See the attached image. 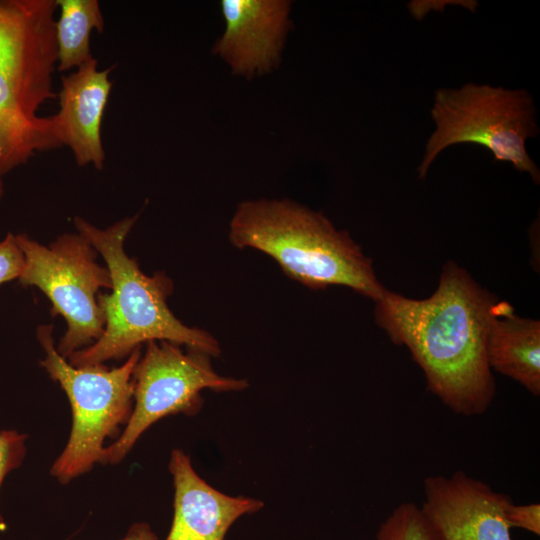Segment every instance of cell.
<instances>
[{
	"mask_svg": "<svg viewBox=\"0 0 540 540\" xmlns=\"http://www.w3.org/2000/svg\"><path fill=\"white\" fill-rule=\"evenodd\" d=\"M24 256L20 283L35 286L50 300L51 314L62 316L67 330L57 351L64 358L96 342L105 318L98 303L101 289L112 288L110 272L97 262L98 252L80 233H66L49 246L15 235Z\"/></svg>",
	"mask_w": 540,
	"mask_h": 540,
	"instance_id": "52a82bcc",
	"label": "cell"
},
{
	"mask_svg": "<svg viewBox=\"0 0 540 540\" xmlns=\"http://www.w3.org/2000/svg\"><path fill=\"white\" fill-rule=\"evenodd\" d=\"M169 471L174 486V515L165 540H224L241 516L263 508V501L225 494L202 479L181 449L171 452Z\"/></svg>",
	"mask_w": 540,
	"mask_h": 540,
	"instance_id": "8fae6325",
	"label": "cell"
},
{
	"mask_svg": "<svg viewBox=\"0 0 540 540\" xmlns=\"http://www.w3.org/2000/svg\"><path fill=\"white\" fill-rule=\"evenodd\" d=\"M3 194H4V185H3L2 177H0V199L2 198Z\"/></svg>",
	"mask_w": 540,
	"mask_h": 540,
	"instance_id": "ffe728a7",
	"label": "cell"
},
{
	"mask_svg": "<svg viewBox=\"0 0 540 540\" xmlns=\"http://www.w3.org/2000/svg\"><path fill=\"white\" fill-rule=\"evenodd\" d=\"M506 519L511 528H521L540 535V504L517 505L511 502L506 510Z\"/></svg>",
	"mask_w": 540,
	"mask_h": 540,
	"instance_id": "ac0fdd59",
	"label": "cell"
},
{
	"mask_svg": "<svg viewBox=\"0 0 540 540\" xmlns=\"http://www.w3.org/2000/svg\"><path fill=\"white\" fill-rule=\"evenodd\" d=\"M228 239L238 249L271 257L286 276L310 289L345 286L374 301L386 291L371 259L347 231L287 198L241 202L230 220Z\"/></svg>",
	"mask_w": 540,
	"mask_h": 540,
	"instance_id": "3957f363",
	"label": "cell"
},
{
	"mask_svg": "<svg viewBox=\"0 0 540 540\" xmlns=\"http://www.w3.org/2000/svg\"><path fill=\"white\" fill-rule=\"evenodd\" d=\"M60 8L55 20L57 68L64 72L78 69L93 59L90 37L103 32L104 18L97 0H56Z\"/></svg>",
	"mask_w": 540,
	"mask_h": 540,
	"instance_id": "5bb4252c",
	"label": "cell"
},
{
	"mask_svg": "<svg viewBox=\"0 0 540 540\" xmlns=\"http://www.w3.org/2000/svg\"><path fill=\"white\" fill-rule=\"evenodd\" d=\"M56 0H0V177L38 152L62 147L51 116L56 98Z\"/></svg>",
	"mask_w": 540,
	"mask_h": 540,
	"instance_id": "277c9868",
	"label": "cell"
},
{
	"mask_svg": "<svg viewBox=\"0 0 540 540\" xmlns=\"http://www.w3.org/2000/svg\"><path fill=\"white\" fill-rule=\"evenodd\" d=\"M485 351L491 370L520 383L534 396L540 394V323L518 317L506 307L489 325Z\"/></svg>",
	"mask_w": 540,
	"mask_h": 540,
	"instance_id": "4fadbf2b",
	"label": "cell"
},
{
	"mask_svg": "<svg viewBox=\"0 0 540 540\" xmlns=\"http://www.w3.org/2000/svg\"><path fill=\"white\" fill-rule=\"evenodd\" d=\"M431 115L436 129L427 141L418 168L420 179L425 178L430 165L445 148L475 143L489 149L495 161L510 162L539 184V168L526 151L528 138H535L539 132L536 108L526 90L475 83L459 89H439Z\"/></svg>",
	"mask_w": 540,
	"mask_h": 540,
	"instance_id": "8992f818",
	"label": "cell"
},
{
	"mask_svg": "<svg viewBox=\"0 0 540 540\" xmlns=\"http://www.w3.org/2000/svg\"><path fill=\"white\" fill-rule=\"evenodd\" d=\"M375 302L377 324L393 343L410 350L431 393L458 415L479 416L489 409L496 388L486 336L507 302H497L454 262L445 265L429 298L386 290Z\"/></svg>",
	"mask_w": 540,
	"mask_h": 540,
	"instance_id": "6da1fadb",
	"label": "cell"
},
{
	"mask_svg": "<svg viewBox=\"0 0 540 540\" xmlns=\"http://www.w3.org/2000/svg\"><path fill=\"white\" fill-rule=\"evenodd\" d=\"M52 333L51 325L37 329L45 351L41 365L64 390L72 410L68 442L51 467V475L67 484L100 463L106 438L127 424L134 404L133 373L142 353L141 347L134 349L112 369L105 364L76 367L59 354Z\"/></svg>",
	"mask_w": 540,
	"mask_h": 540,
	"instance_id": "5b68a950",
	"label": "cell"
},
{
	"mask_svg": "<svg viewBox=\"0 0 540 540\" xmlns=\"http://www.w3.org/2000/svg\"><path fill=\"white\" fill-rule=\"evenodd\" d=\"M420 508L440 540H512L511 498L462 470L423 480Z\"/></svg>",
	"mask_w": 540,
	"mask_h": 540,
	"instance_id": "9c48e42d",
	"label": "cell"
},
{
	"mask_svg": "<svg viewBox=\"0 0 540 540\" xmlns=\"http://www.w3.org/2000/svg\"><path fill=\"white\" fill-rule=\"evenodd\" d=\"M137 216L127 217L100 229L87 220L75 217L78 233L102 256L112 281L110 294L98 295L105 326L92 345L74 352L69 363L76 367L119 360L149 341H169L189 349L218 357L222 350L208 331L189 327L170 310L167 298L173 281L163 271L146 275L124 248L127 235Z\"/></svg>",
	"mask_w": 540,
	"mask_h": 540,
	"instance_id": "7a4b0ae2",
	"label": "cell"
},
{
	"mask_svg": "<svg viewBox=\"0 0 540 540\" xmlns=\"http://www.w3.org/2000/svg\"><path fill=\"white\" fill-rule=\"evenodd\" d=\"M120 540H158L147 523H136L130 527L127 534Z\"/></svg>",
	"mask_w": 540,
	"mask_h": 540,
	"instance_id": "d6986e66",
	"label": "cell"
},
{
	"mask_svg": "<svg viewBox=\"0 0 540 540\" xmlns=\"http://www.w3.org/2000/svg\"><path fill=\"white\" fill-rule=\"evenodd\" d=\"M27 436L16 430H2L0 432V487L5 476L20 466L25 453ZM0 514V524L2 523Z\"/></svg>",
	"mask_w": 540,
	"mask_h": 540,
	"instance_id": "2e32d148",
	"label": "cell"
},
{
	"mask_svg": "<svg viewBox=\"0 0 540 540\" xmlns=\"http://www.w3.org/2000/svg\"><path fill=\"white\" fill-rule=\"evenodd\" d=\"M225 30L213 46L233 73L253 78L276 68L290 29V2L223 0Z\"/></svg>",
	"mask_w": 540,
	"mask_h": 540,
	"instance_id": "30bf717a",
	"label": "cell"
},
{
	"mask_svg": "<svg viewBox=\"0 0 540 540\" xmlns=\"http://www.w3.org/2000/svg\"><path fill=\"white\" fill-rule=\"evenodd\" d=\"M23 265L24 256L15 235L8 233L0 242V284L18 278Z\"/></svg>",
	"mask_w": 540,
	"mask_h": 540,
	"instance_id": "e0dca14e",
	"label": "cell"
},
{
	"mask_svg": "<svg viewBox=\"0 0 540 540\" xmlns=\"http://www.w3.org/2000/svg\"><path fill=\"white\" fill-rule=\"evenodd\" d=\"M209 354L169 341H149L133 373L134 404L124 431L105 447L100 463L118 464L139 437L158 420L176 414L196 415L203 405L201 392L243 391L249 382L220 375Z\"/></svg>",
	"mask_w": 540,
	"mask_h": 540,
	"instance_id": "ba28073f",
	"label": "cell"
},
{
	"mask_svg": "<svg viewBox=\"0 0 540 540\" xmlns=\"http://www.w3.org/2000/svg\"><path fill=\"white\" fill-rule=\"evenodd\" d=\"M375 540H440L420 505H397L378 528Z\"/></svg>",
	"mask_w": 540,
	"mask_h": 540,
	"instance_id": "9a60e30c",
	"label": "cell"
},
{
	"mask_svg": "<svg viewBox=\"0 0 540 540\" xmlns=\"http://www.w3.org/2000/svg\"><path fill=\"white\" fill-rule=\"evenodd\" d=\"M93 58L61 78L59 111L53 115L62 143L70 148L79 166L103 168L105 152L101 126L112 82V68L99 70Z\"/></svg>",
	"mask_w": 540,
	"mask_h": 540,
	"instance_id": "7c38bea8",
	"label": "cell"
}]
</instances>
